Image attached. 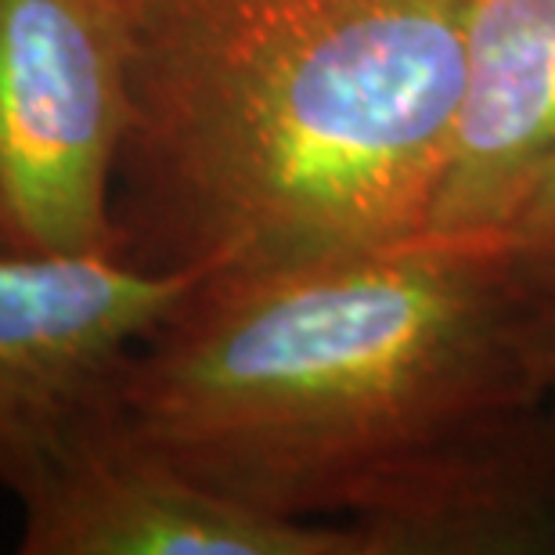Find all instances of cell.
<instances>
[{
  "mask_svg": "<svg viewBox=\"0 0 555 555\" xmlns=\"http://www.w3.org/2000/svg\"><path fill=\"white\" fill-rule=\"evenodd\" d=\"M113 415L242 502L361 527L375 555L552 538L545 288L491 231L198 278Z\"/></svg>",
  "mask_w": 555,
  "mask_h": 555,
  "instance_id": "6da1fadb",
  "label": "cell"
},
{
  "mask_svg": "<svg viewBox=\"0 0 555 555\" xmlns=\"http://www.w3.org/2000/svg\"><path fill=\"white\" fill-rule=\"evenodd\" d=\"M469 0H138L124 257L198 278L426 228Z\"/></svg>",
  "mask_w": 555,
  "mask_h": 555,
  "instance_id": "7a4b0ae2",
  "label": "cell"
},
{
  "mask_svg": "<svg viewBox=\"0 0 555 555\" xmlns=\"http://www.w3.org/2000/svg\"><path fill=\"white\" fill-rule=\"evenodd\" d=\"M138 0H0V260H124Z\"/></svg>",
  "mask_w": 555,
  "mask_h": 555,
  "instance_id": "3957f363",
  "label": "cell"
},
{
  "mask_svg": "<svg viewBox=\"0 0 555 555\" xmlns=\"http://www.w3.org/2000/svg\"><path fill=\"white\" fill-rule=\"evenodd\" d=\"M198 274L127 260H0V487L22 494Z\"/></svg>",
  "mask_w": 555,
  "mask_h": 555,
  "instance_id": "277c9868",
  "label": "cell"
},
{
  "mask_svg": "<svg viewBox=\"0 0 555 555\" xmlns=\"http://www.w3.org/2000/svg\"><path fill=\"white\" fill-rule=\"evenodd\" d=\"M22 502V555H375L369 534L203 483L105 408L54 451Z\"/></svg>",
  "mask_w": 555,
  "mask_h": 555,
  "instance_id": "5b68a950",
  "label": "cell"
},
{
  "mask_svg": "<svg viewBox=\"0 0 555 555\" xmlns=\"http://www.w3.org/2000/svg\"><path fill=\"white\" fill-rule=\"evenodd\" d=\"M555 149V0H469L451 149L418 235H483Z\"/></svg>",
  "mask_w": 555,
  "mask_h": 555,
  "instance_id": "8992f818",
  "label": "cell"
},
{
  "mask_svg": "<svg viewBox=\"0 0 555 555\" xmlns=\"http://www.w3.org/2000/svg\"><path fill=\"white\" fill-rule=\"evenodd\" d=\"M491 235L530 285L555 288V149L527 177Z\"/></svg>",
  "mask_w": 555,
  "mask_h": 555,
  "instance_id": "52a82bcc",
  "label": "cell"
},
{
  "mask_svg": "<svg viewBox=\"0 0 555 555\" xmlns=\"http://www.w3.org/2000/svg\"><path fill=\"white\" fill-rule=\"evenodd\" d=\"M545 350H548V379L555 393V288H545Z\"/></svg>",
  "mask_w": 555,
  "mask_h": 555,
  "instance_id": "ba28073f",
  "label": "cell"
}]
</instances>
